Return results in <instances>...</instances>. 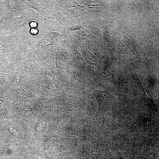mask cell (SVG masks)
I'll return each mask as SVG.
<instances>
[{"label":"cell","instance_id":"8","mask_svg":"<svg viewBox=\"0 0 159 159\" xmlns=\"http://www.w3.org/2000/svg\"><path fill=\"white\" fill-rule=\"evenodd\" d=\"M29 26L30 29L32 28H37L38 26V23L37 21V20H35L32 21L29 23Z\"/></svg>","mask_w":159,"mask_h":159},{"label":"cell","instance_id":"2","mask_svg":"<svg viewBox=\"0 0 159 159\" xmlns=\"http://www.w3.org/2000/svg\"><path fill=\"white\" fill-rule=\"evenodd\" d=\"M5 13L12 17L24 15L26 8L22 0H8L4 2Z\"/></svg>","mask_w":159,"mask_h":159},{"label":"cell","instance_id":"7","mask_svg":"<svg viewBox=\"0 0 159 159\" xmlns=\"http://www.w3.org/2000/svg\"><path fill=\"white\" fill-rule=\"evenodd\" d=\"M8 130L9 132L14 136L19 138V135L15 129L11 127H8Z\"/></svg>","mask_w":159,"mask_h":159},{"label":"cell","instance_id":"4","mask_svg":"<svg viewBox=\"0 0 159 159\" xmlns=\"http://www.w3.org/2000/svg\"><path fill=\"white\" fill-rule=\"evenodd\" d=\"M134 80L135 87L138 97L144 102L152 111L155 112L156 111V107L151 99L147 95L141 83L138 80Z\"/></svg>","mask_w":159,"mask_h":159},{"label":"cell","instance_id":"10","mask_svg":"<svg viewBox=\"0 0 159 159\" xmlns=\"http://www.w3.org/2000/svg\"><path fill=\"white\" fill-rule=\"evenodd\" d=\"M5 150V149L4 148L0 147V155L3 154L4 153Z\"/></svg>","mask_w":159,"mask_h":159},{"label":"cell","instance_id":"6","mask_svg":"<svg viewBox=\"0 0 159 159\" xmlns=\"http://www.w3.org/2000/svg\"><path fill=\"white\" fill-rule=\"evenodd\" d=\"M22 1L27 9H33L42 14H43L44 12L39 0H22Z\"/></svg>","mask_w":159,"mask_h":159},{"label":"cell","instance_id":"5","mask_svg":"<svg viewBox=\"0 0 159 159\" xmlns=\"http://www.w3.org/2000/svg\"><path fill=\"white\" fill-rule=\"evenodd\" d=\"M95 97L99 104V107L102 108L106 104L109 97V94L107 91L95 90Z\"/></svg>","mask_w":159,"mask_h":159},{"label":"cell","instance_id":"1","mask_svg":"<svg viewBox=\"0 0 159 159\" xmlns=\"http://www.w3.org/2000/svg\"><path fill=\"white\" fill-rule=\"evenodd\" d=\"M9 48L13 52H23L32 50L35 42L29 33L16 31L8 32Z\"/></svg>","mask_w":159,"mask_h":159},{"label":"cell","instance_id":"3","mask_svg":"<svg viewBox=\"0 0 159 159\" xmlns=\"http://www.w3.org/2000/svg\"><path fill=\"white\" fill-rule=\"evenodd\" d=\"M37 18H32L23 15L17 17L12 16L9 24L16 30L24 33H29L30 22Z\"/></svg>","mask_w":159,"mask_h":159},{"label":"cell","instance_id":"9","mask_svg":"<svg viewBox=\"0 0 159 159\" xmlns=\"http://www.w3.org/2000/svg\"><path fill=\"white\" fill-rule=\"evenodd\" d=\"M38 32V30L37 28H32L29 30V34L32 35H37Z\"/></svg>","mask_w":159,"mask_h":159}]
</instances>
